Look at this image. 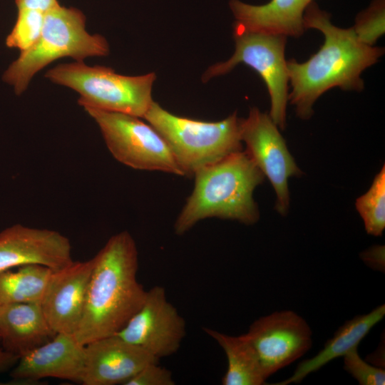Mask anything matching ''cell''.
<instances>
[{"label": "cell", "mask_w": 385, "mask_h": 385, "mask_svg": "<svg viewBox=\"0 0 385 385\" xmlns=\"http://www.w3.org/2000/svg\"><path fill=\"white\" fill-rule=\"evenodd\" d=\"M331 15L314 2L306 9L305 29L320 31L324 41L319 50L304 63L287 61L292 91L288 100L295 106L297 115L308 119L313 114L316 100L330 88L360 91L364 88L361 73L383 55L384 48L361 43L353 28L334 26Z\"/></svg>", "instance_id": "cell-1"}, {"label": "cell", "mask_w": 385, "mask_h": 385, "mask_svg": "<svg viewBox=\"0 0 385 385\" xmlns=\"http://www.w3.org/2000/svg\"><path fill=\"white\" fill-rule=\"evenodd\" d=\"M93 260L84 311L74 333L83 345L119 332L147 292L137 279L138 250L128 232L110 237Z\"/></svg>", "instance_id": "cell-2"}, {"label": "cell", "mask_w": 385, "mask_h": 385, "mask_svg": "<svg viewBox=\"0 0 385 385\" xmlns=\"http://www.w3.org/2000/svg\"><path fill=\"white\" fill-rule=\"evenodd\" d=\"M193 175L194 188L175 220V234H185L206 218L245 225L257 222L260 213L252 195L265 175L246 151L232 153Z\"/></svg>", "instance_id": "cell-3"}, {"label": "cell", "mask_w": 385, "mask_h": 385, "mask_svg": "<svg viewBox=\"0 0 385 385\" xmlns=\"http://www.w3.org/2000/svg\"><path fill=\"white\" fill-rule=\"evenodd\" d=\"M108 53V43L103 36L86 31V17L80 10L58 4L45 14L39 38L21 52L4 72L3 80L20 95L37 72L60 58L68 56L83 61L87 57Z\"/></svg>", "instance_id": "cell-4"}, {"label": "cell", "mask_w": 385, "mask_h": 385, "mask_svg": "<svg viewBox=\"0 0 385 385\" xmlns=\"http://www.w3.org/2000/svg\"><path fill=\"white\" fill-rule=\"evenodd\" d=\"M145 120L163 138L184 175L242 150V119L235 112L207 122L174 115L153 101Z\"/></svg>", "instance_id": "cell-5"}, {"label": "cell", "mask_w": 385, "mask_h": 385, "mask_svg": "<svg viewBox=\"0 0 385 385\" xmlns=\"http://www.w3.org/2000/svg\"><path fill=\"white\" fill-rule=\"evenodd\" d=\"M45 76L54 83L78 92V102L83 108L143 118L153 102L151 93L156 79L154 73L128 76L116 73L108 67L90 66L76 61L58 65L48 70Z\"/></svg>", "instance_id": "cell-6"}, {"label": "cell", "mask_w": 385, "mask_h": 385, "mask_svg": "<svg viewBox=\"0 0 385 385\" xmlns=\"http://www.w3.org/2000/svg\"><path fill=\"white\" fill-rule=\"evenodd\" d=\"M83 108L98 125L108 150L118 162L136 170L184 175L163 138L141 118Z\"/></svg>", "instance_id": "cell-7"}, {"label": "cell", "mask_w": 385, "mask_h": 385, "mask_svg": "<svg viewBox=\"0 0 385 385\" xmlns=\"http://www.w3.org/2000/svg\"><path fill=\"white\" fill-rule=\"evenodd\" d=\"M235 51L227 61L209 67L203 81L230 72L243 63L257 72L271 99L270 117L281 129L286 125L289 76L284 49L287 36L261 32L233 31Z\"/></svg>", "instance_id": "cell-8"}, {"label": "cell", "mask_w": 385, "mask_h": 385, "mask_svg": "<svg viewBox=\"0 0 385 385\" xmlns=\"http://www.w3.org/2000/svg\"><path fill=\"white\" fill-rule=\"evenodd\" d=\"M241 138L246 152L272 183L277 195L276 209L285 215L289 205L288 179L302 175L286 143L270 115L257 108L242 119Z\"/></svg>", "instance_id": "cell-9"}, {"label": "cell", "mask_w": 385, "mask_h": 385, "mask_svg": "<svg viewBox=\"0 0 385 385\" xmlns=\"http://www.w3.org/2000/svg\"><path fill=\"white\" fill-rule=\"evenodd\" d=\"M244 335L256 352L266 379L303 356L312 345L309 325L291 310L256 319Z\"/></svg>", "instance_id": "cell-10"}, {"label": "cell", "mask_w": 385, "mask_h": 385, "mask_svg": "<svg viewBox=\"0 0 385 385\" xmlns=\"http://www.w3.org/2000/svg\"><path fill=\"white\" fill-rule=\"evenodd\" d=\"M185 322L156 285L146 292L139 309L115 334L159 360L178 351L185 336Z\"/></svg>", "instance_id": "cell-11"}, {"label": "cell", "mask_w": 385, "mask_h": 385, "mask_svg": "<svg viewBox=\"0 0 385 385\" xmlns=\"http://www.w3.org/2000/svg\"><path fill=\"white\" fill-rule=\"evenodd\" d=\"M73 261L69 240L57 231L16 224L0 232V272L27 265L58 270Z\"/></svg>", "instance_id": "cell-12"}, {"label": "cell", "mask_w": 385, "mask_h": 385, "mask_svg": "<svg viewBox=\"0 0 385 385\" xmlns=\"http://www.w3.org/2000/svg\"><path fill=\"white\" fill-rule=\"evenodd\" d=\"M93 267V258L73 261L53 270L41 302L43 314L56 333L74 334L84 311Z\"/></svg>", "instance_id": "cell-13"}, {"label": "cell", "mask_w": 385, "mask_h": 385, "mask_svg": "<svg viewBox=\"0 0 385 385\" xmlns=\"http://www.w3.org/2000/svg\"><path fill=\"white\" fill-rule=\"evenodd\" d=\"M84 364L85 345L74 334L57 333L49 342L21 356L10 376L31 382L53 377L81 383Z\"/></svg>", "instance_id": "cell-14"}, {"label": "cell", "mask_w": 385, "mask_h": 385, "mask_svg": "<svg viewBox=\"0 0 385 385\" xmlns=\"http://www.w3.org/2000/svg\"><path fill=\"white\" fill-rule=\"evenodd\" d=\"M158 359L116 334L85 345L83 385L124 384L145 365Z\"/></svg>", "instance_id": "cell-15"}, {"label": "cell", "mask_w": 385, "mask_h": 385, "mask_svg": "<svg viewBox=\"0 0 385 385\" xmlns=\"http://www.w3.org/2000/svg\"><path fill=\"white\" fill-rule=\"evenodd\" d=\"M314 0H270L252 5L230 0L235 16L234 31L261 32L299 37L306 29L304 14Z\"/></svg>", "instance_id": "cell-16"}, {"label": "cell", "mask_w": 385, "mask_h": 385, "mask_svg": "<svg viewBox=\"0 0 385 385\" xmlns=\"http://www.w3.org/2000/svg\"><path fill=\"white\" fill-rule=\"evenodd\" d=\"M56 334L50 327L41 303L0 305L2 348L19 358L49 342Z\"/></svg>", "instance_id": "cell-17"}, {"label": "cell", "mask_w": 385, "mask_h": 385, "mask_svg": "<svg viewBox=\"0 0 385 385\" xmlns=\"http://www.w3.org/2000/svg\"><path fill=\"white\" fill-rule=\"evenodd\" d=\"M384 315L385 305L381 304L368 314L358 315L346 321L314 356L301 361L289 377L274 384L299 383L307 375L317 371L334 359L344 356L349 350L358 346Z\"/></svg>", "instance_id": "cell-18"}, {"label": "cell", "mask_w": 385, "mask_h": 385, "mask_svg": "<svg viewBox=\"0 0 385 385\" xmlns=\"http://www.w3.org/2000/svg\"><path fill=\"white\" fill-rule=\"evenodd\" d=\"M205 332L223 349L227 368L221 379L222 385H262L265 384L260 360L244 334L230 336L204 328Z\"/></svg>", "instance_id": "cell-19"}, {"label": "cell", "mask_w": 385, "mask_h": 385, "mask_svg": "<svg viewBox=\"0 0 385 385\" xmlns=\"http://www.w3.org/2000/svg\"><path fill=\"white\" fill-rule=\"evenodd\" d=\"M53 270L39 265L0 272V305L41 303Z\"/></svg>", "instance_id": "cell-20"}, {"label": "cell", "mask_w": 385, "mask_h": 385, "mask_svg": "<svg viewBox=\"0 0 385 385\" xmlns=\"http://www.w3.org/2000/svg\"><path fill=\"white\" fill-rule=\"evenodd\" d=\"M356 208L369 235L381 236L385 228V169L375 176L369 190L357 198Z\"/></svg>", "instance_id": "cell-21"}, {"label": "cell", "mask_w": 385, "mask_h": 385, "mask_svg": "<svg viewBox=\"0 0 385 385\" xmlns=\"http://www.w3.org/2000/svg\"><path fill=\"white\" fill-rule=\"evenodd\" d=\"M45 13L29 9H18L16 21L8 35L6 44L24 51L39 38L44 23Z\"/></svg>", "instance_id": "cell-22"}, {"label": "cell", "mask_w": 385, "mask_h": 385, "mask_svg": "<svg viewBox=\"0 0 385 385\" xmlns=\"http://www.w3.org/2000/svg\"><path fill=\"white\" fill-rule=\"evenodd\" d=\"M385 0H373L360 12L352 27L356 37L363 43L373 46L384 34Z\"/></svg>", "instance_id": "cell-23"}, {"label": "cell", "mask_w": 385, "mask_h": 385, "mask_svg": "<svg viewBox=\"0 0 385 385\" xmlns=\"http://www.w3.org/2000/svg\"><path fill=\"white\" fill-rule=\"evenodd\" d=\"M344 369L360 385H384L385 371L366 362L358 354L357 347L349 350L344 356Z\"/></svg>", "instance_id": "cell-24"}, {"label": "cell", "mask_w": 385, "mask_h": 385, "mask_svg": "<svg viewBox=\"0 0 385 385\" xmlns=\"http://www.w3.org/2000/svg\"><path fill=\"white\" fill-rule=\"evenodd\" d=\"M158 362L147 364L123 385H174L171 371Z\"/></svg>", "instance_id": "cell-25"}, {"label": "cell", "mask_w": 385, "mask_h": 385, "mask_svg": "<svg viewBox=\"0 0 385 385\" xmlns=\"http://www.w3.org/2000/svg\"><path fill=\"white\" fill-rule=\"evenodd\" d=\"M17 9H29L46 13L59 4L57 0H16Z\"/></svg>", "instance_id": "cell-26"}, {"label": "cell", "mask_w": 385, "mask_h": 385, "mask_svg": "<svg viewBox=\"0 0 385 385\" xmlns=\"http://www.w3.org/2000/svg\"><path fill=\"white\" fill-rule=\"evenodd\" d=\"M384 247H375L364 252L361 257L371 267L382 271L384 269Z\"/></svg>", "instance_id": "cell-27"}, {"label": "cell", "mask_w": 385, "mask_h": 385, "mask_svg": "<svg viewBox=\"0 0 385 385\" xmlns=\"http://www.w3.org/2000/svg\"><path fill=\"white\" fill-rule=\"evenodd\" d=\"M19 357L0 348V374L14 366Z\"/></svg>", "instance_id": "cell-28"}]
</instances>
